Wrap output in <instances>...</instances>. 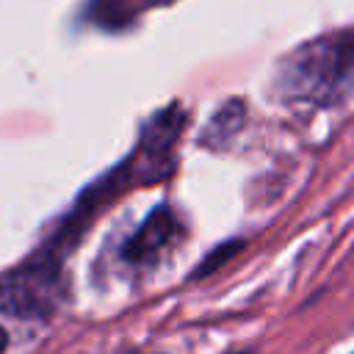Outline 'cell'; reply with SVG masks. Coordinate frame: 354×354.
Segmentation results:
<instances>
[{
    "label": "cell",
    "mask_w": 354,
    "mask_h": 354,
    "mask_svg": "<svg viewBox=\"0 0 354 354\" xmlns=\"http://www.w3.org/2000/svg\"><path fill=\"white\" fill-rule=\"evenodd\" d=\"M174 0H144V6H169Z\"/></svg>",
    "instance_id": "obj_8"
},
{
    "label": "cell",
    "mask_w": 354,
    "mask_h": 354,
    "mask_svg": "<svg viewBox=\"0 0 354 354\" xmlns=\"http://www.w3.org/2000/svg\"><path fill=\"white\" fill-rule=\"evenodd\" d=\"M55 282L58 268L50 260H39L19 274H8L0 282V313L44 315L55 304Z\"/></svg>",
    "instance_id": "obj_2"
},
{
    "label": "cell",
    "mask_w": 354,
    "mask_h": 354,
    "mask_svg": "<svg viewBox=\"0 0 354 354\" xmlns=\"http://www.w3.org/2000/svg\"><path fill=\"white\" fill-rule=\"evenodd\" d=\"M241 246H243L241 241H230V243H221L218 249H213V252H210V254H207V257H205V260L196 266L194 277L199 279V277H207V274H213V271H216V268H221L227 260H232V257H235V252H238Z\"/></svg>",
    "instance_id": "obj_6"
},
{
    "label": "cell",
    "mask_w": 354,
    "mask_h": 354,
    "mask_svg": "<svg viewBox=\"0 0 354 354\" xmlns=\"http://www.w3.org/2000/svg\"><path fill=\"white\" fill-rule=\"evenodd\" d=\"M243 102H238V100H230V102H224L216 113H213V119H210V124L205 127V133H202V141L210 147H218V144H224V141H230L241 127H243Z\"/></svg>",
    "instance_id": "obj_5"
},
{
    "label": "cell",
    "mask_w": 354,
    "mask_h": 354,
    "mask_svg": "<svg viewBox=\"0 0 354 354\" xmlns=\"http://www.w3.org/2000/svg\"><path fill=\"white\" fill-rule=\"evenodd\" d=\"M130 354H144V351H130Z\"/></svg>",
    "instance_id": "obj_10"
},
{
    "label": "cell",
    "mask_w": 354,
    "mask_h": 354,
    "mask_svg": "<svg viewBox=\"0 0 354 354\" xmlns=\"http://www.w3.org/2000/svg\"><path fill=\"white\" fill-rule=\"evenodd\" d=\"M354 83V36L315 39L296 50L279 69V88L290 100L329 102Z\"/></svg>",
    "instance_id": "obj_1"
},
{
    "label": "cell",
    "mask_w": 354,
    "mask_h": 354,
    "mask_svg": "<svg viewBox=\"0 0 354 354\" xmlns=\"http://www.w3.org/2000/svg\"><path fill=\"white\" fill-rule=\"evenodd\" d=\"M230 354H252V351H230Z\"/></svg>",
    "instance_id": "obj_9"
},
{
    "label": "cell",
    "mask_w": 354,
    "mask_h": 354,
    "mask_svg": "<svg viewBox=\"0 0 354 354\" xmlns=\"http://www.w3.org/2000/svg\"><path fill=\"white\" fill-rule=\"evenodd\" d=\"M183 127V113L177 108H169V111H160L155 119L147 122L144 133H141V141H144V149L147 152H163L171 147V141L177 138Z\"/></svg>",
    "instance_id": "obj_4"
},
{
    "label": "cell",
    "mask_w": 354,
    "mask_h": 354,
    "mask_svg": "<svg viewBox=\"0 0 354 354\" xmlns=\"http://www.w3.org/2000/svg\"><path fill=\"white\" fill-rule=\"evenodd\" d=\"M183 238V224L169 207H155L147 221L138 227V232L124 243V260L136 266L155 263L166 249H171Z\"/></svg>",
    "instance_id": "obj_3"
},
{
    "label": "cell",
    "mask_w": 354,
    "mask_h": 354,
    "mask_svg": "<svg viewBox=\"0 0 354 354\" xmlns=\"http://www.w3.org/2000/svg\"><path fill=\"white\" fill-rule=\"evenodd\" d=\"M6 346H8V335H6V329L0 326V354L6 351Z\"/></svg>",
    "instance_id": "obj_7"
}]
</instances>
